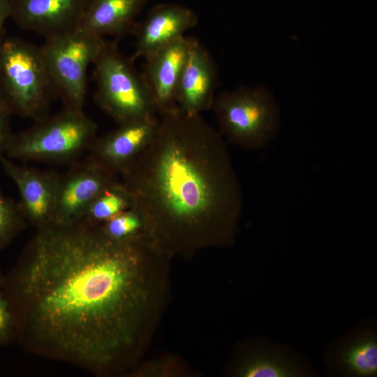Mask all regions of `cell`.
I'll return each instance as SVG.
<instances>
[{
    "label": "cell",
    "instance_id": "6da1fadb",
    "mask_svg": "<svg viewBox=\"0 0 377 377\" xmlns=\"http://www.w3.org/2000/svg\"><path fill=\"white\" fill-rule=\"evenodd\" d=\"M169 258L145 235L114 240L81 219L37 228L3 276L15 341L96 376L131 374L162 305Z\"/></svg>",
    "mask_w": 377,
    "mask_h": 377
},
{
    "label": "cell",
    "instance_id": "7a4b0ae2",
    "mask_svg": "<svg viewBox=\"0 0 377 377\" xmlns=\"http://www.w3.org/2000/svg\"><path fill=\"white\" fill-rule=\"evenodd\" d=\"M145 235L165 255L232 244L242 188L222 135L177 106L160 114L151 141L120 175Z\"/></svg>",
    "mask_w": 377,
    "mask_h": 377
},
{
    "label": "cell",
    "instance_id": "3957f363",
    "mask_svg": "<svg viewBox=\"0 0 377 377\" xmlns=\"http://www.w3.org/2000/svg\"><path fill=\"white\" fill-rule=\"evenodd\" d=\"M58 96L40 47L18 37L0 45V103L11 115L36 121Z\"/></svg>",
    "mask_w": 377,
    "mask_h": 377
},
{
    "label": "cell",
    "instance_id": "277c9868",
    "mask_svg": "<svg viewBox=\"0 0 377 377\" xmlns=\"http://www.w3.org/2000/svg\"><path fill=\"white\" fill-rule=\"evenodd\" d=\"M98 126L83 110L64 109L13 134L6 155L22 162L71 164L88 151Z\"/></svg>",
    "mask_w": 377,
    "mask_h": 377
},
{
    "label": "cell",
    "instance_id": "5b68a950",
    "mask_svg": "<svg viewBox=\"0 0 377 377\" xmlns=\"http://www.w3.org/2000/svg\"><path fill=\"white\" fill-rule=\"evenodd\" d=\"M133 62L119 51L116 41H105L93 64L94 100L118 125L158 119L151 90Z\"/></svg>",
    "mask_w": 377,
    "mask_h": 377
},
{
    "label": "cell",
    "instance_id": "8992f818",
    "mask_svg": "<svg viewBox=\"0 0 377 377\" xmlns=\"http://www.w3.org/2000/svg\"><path fill=\"white\" fill-rule=\"evenodd\" d=\"M221 134L244 150L264 147L280 128L279 106L263 86L242 87L221 92L212 105Z\"/></svg>",
    "mask_w": 377,
    "mask_h": 377
},
{
    "label": "cell",
    "instance_id": "52a82bcc",
    "mask_svg": "<svg viewBox=\"0 0 377 377\" xmlns=\"http://www.w3.org/2000/svg\"><path fill=\"white\" fill-rule=\"evenodd\" d=\"M105 41L80 28L46 38L41 53L64 109L82 110L87 89V70Z\"/></svg>",
    "mask_w": 377,
    "mask_h": 377
},
{
    "label": "cell",
    "instance_id": "ba28073f",
    "mask_svg": "<svg viewBox=\"0 0 377 377\" xmlns=\"http://www.w3.org/2000/svg\"><path fill=\"white\" fill-rule=\"evenodd\" d=\"M119 175L88 154L59 173L54 221L80 220L89 205L104 189L119 181Z\"/></svg>",
    "mask_w": 377,
    "mask_h": 377
},
{
    "label": "cell",
    "instance_id": "9c48e42d",
    "mask_svg": "<svg viewBox=\"0 0 377 377\" xmlns=\"http://www.w3.org/2000/svg\"><path fill=\"white\" fill-rule=\"evenodd\" d=\"M15 184L18 202L27 223L37 228L54 221L58 172L17 165L5 156L0 161Z\"/></svg>",
    "mask_w": 377,
    "mask_h": 377
},
{
    "label": "cell",
    "instance_id": "30bf717a",
    "mask_svg": "<svg viewBox=\"0 0 377 377\" xmlns=\"http://www.w3.org/2000/svg\"><path fill=\"white\" fill-rule=\"evenodd\" d=\"M198 17L189 8L176 3H163L154 6L145 20L137 23L133 32L135 46L133 61L144 59L172 43L189 29L196 26Z\"/></svg>",
    "mask_w": 377,
    "mask_h": 377
},
{
    "label": "cell",
    "instance_id": "8fae6325",
    "mask_svg": "<svg viewBox=\"0 0 377 377\" xmlns=\"http://www.w3.org/2000/svg\"><path fill=\"white\" fill-rule=\"evenodd\" d=\"M87 0H11L10 18L45 39L77 29Z\"/></svg>",
    "mask_w": 377,
    "mask_h": 377
},
{
    "label": "cell",
    "instance_id": "7c38bea8",
    "mask_svg": "<svg viewBox=\"0 0 377 377\" xmlns=\"http://www.w3.org/2000/svg\"><path fill=\"white\" fill-rule=\"evenodd\" d=\"M189 52L177 91V106L189 114L210 110L218 84L215 64L204 45L189 37Z\"/></svg>",
    "mask_w": 377,
    "mask_h": 377
},
{
    "label": "cell",
    "instance_id": "4fadbf2b",
    "mask_svg": "<svg viewBox=\"0 0 377 377\" xmlns=\"http://www.w3.org/2000/svg\"><path fill=\"white\" fill-rule=\"evenodd\" d=\"M157 120H140L123 124L97 136L88 154L117 175H122L154 138Z\"/></svg>",
    "mask_w": 377,
    "mask_h": 377
},
{
    "label": "cell",
    "instance_id": "5bb4252c",
    "mask_svg": "<svg viewBox=\"0 0 377 377\" xmlns=\"http://www.w3.org/2000/svg\"><path fill=\"white\" fill-rule=\"evenodd\" d=\"M189 46V37L183 36L145 59L142 73L152 94L158 116L177 107V87Z\"/></svg>",
    "mask_w": 377,
    "mask_h": 377
},
{
    "label": "cell",
    "instance_id": "9a60e30c",
    "mask_svg": "<svg viewBox=\"0 0 377 377\" xmlns=\"http://www.w3.org/2000/svg\"><path fill=\"white\" fill-rule=\"evenodd\" d=\"M149 0H87L79 28L103 38L133 34Z\"/></svg>",
    "mask_w": 377,
    "mask_h": 377
},
{
    "label": "cell",
    "instance_id": "2e32d148",
    "mask_svg": "<svg viewBox=\"0 0 377 377\" xmlns=\"http://www.w3.org/2000/svg\"><path fill=\"white\" fill-rule=\"evenodd\" d=\"M235 374L243 377H295L304 376L306 372L283 352L261 348L245 356Z\"/></svg>",
    "mask_w": 377,
    "mask_h": 377
},
{
    "label": "cell",
    "instance_id": "e0dca14e",
    "mask_svg": "<svg viewBox=\"0 0 377 377\" xmlns=\"http://www.w3.org/2000/svg\"><path fill=\"white\" fill-rule=\"evenodd\" d=\"M336 363L347 376L371 377L377 374V339L373 331L362 332L337 353Z\"/></svg>",
    "mask_w": 377,
    "mask_h": 377
},
{
    "label": "cell",
    "instance_id": "ac0fdd59",
    "mask_svg": "<svg viewBox=\"0 0 377 377\" xmlns=\"http://www.w3.org/2000/svg\"><path fill=\"white\" fill-rule=\"evenodd\" d=\"M132 205V198L119 180L101 192L89 205L80 219L93 225H101Z\"/></svg>",
    "mask_w": 377,
    "mask_h": 377
},
{
    "label": "cell",
    "instance_id": "d6986e66",
    "mask_svg": "<svg viewBox=\"0 0 377 377\" xmlns=\"http://www.w3.org/2000/svg\"><path fill=\"white\" fill-rule=\"evenodd\" d=\"M101 226L107 236L118 241L131 239L145 235L144 219L133 207L117 214Z\"/></svg>",
    "mask_w": 377,
    "mask_h": 377
},
{
    "label": "cell",
    "instance_id": "ffe728a7",
    "mask_svg": "<svg viewBox=\"0 0 377 377\" xmlns=\"http://www.w3.org/2000/svg\"><path fill=\"white\" fill-rule=\"evenodd\" d=\"M27 223L19 203L5 196L0 188V251L17 237Z\"/></svg>",
    "mask_w": 377,
    "mask_h": 377
},
{
    "label": "cell",
    "instance_id": "44dd1931",
    "mask_svg": "<svg viewBox=\"0 0 377 377\" xmlns=\"http://www.w3.org/2000/svg\"><path fill=\"white\" fill-rule=\"evenodd\" d=\"M3 276L0 271V347L15 341L14 321L3 290Z\"/></svg>",
    "mask_w": 377,
    "mask_h": 377
},
{
    "label": "cell",
    "instance_id": "7402d4cb",
    "mask_svg": "<svg viewBox=\"0 0 377 377\" xmlns=\"http://www.w3.org/2000/svg\"><path fill=\"white\" fill-rule=\"evenodd\" d=\"M11 114L0 103V161L4 155L13 134L10 127Z\"/></svg>",
    "mask_w": 377,
    "mask_h": 377
},
{
    "label": "cell",
    "instance_id": "603a6c76",
    "mask_svg": "<svg viewBox=\"0 0 377 377\" xmlns=\"http://www.w3.org/2000/svg\"><path fill=\"white\" fill-rule=\"evenodd\" d=\"M11 0H0V42L5 36V23L10 18Z\"/></svg>",
    "mask_w": 377,
    "mask_h": 377
},
{
    "label": "cell",
    "instance_id": "cb8c5ba5",
    "mask_svg": "<svg viewBox=\"0 0 377 377\" xmlns=\"http://www.w3.org/2000/svg\"><path fill=\"white\" fill-rule=\"evenodd\" d=\"M1 42H0V45H1Z\"/></svg>",
    "mask_w": 377,
    "mask_h": 377
}]
</instances>
